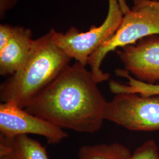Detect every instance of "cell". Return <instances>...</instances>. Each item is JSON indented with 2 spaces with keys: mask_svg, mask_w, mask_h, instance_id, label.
I'll return each mask as SVG.
<instances>
[{
  "mask_svg": "<svg viewBox=\"0 0 159 159\" xmlns=\"http://www.w3.org/2000/svg\"><path fill=\"white\" fill-rule=\"evenodd\" d=\"M149 1L150 2V3H152V4L155 5V6H159V2H155V1H153L152 0H149Z\"/></svg>",
  "mask_w": 159,
  "mask_h": 159,
  "instance_id": "16",
  "label": "cell"
},
{
  "mask_svg": "<svg viewBox=\"0 0 159 159\" xmlns=\"http://www.w3.org/2000/svg\"><path fill=\"white\" fill-rule=\"evenodd\" d=\"M0 134L7 137L39 135L45 137L51 144H59L68 136L64 129L12 102L0 104Z\"/></svg>",
  "mask_w": 159,
  "mask_h": 159,
  "instance_id": "6",
  "label": "cell"
},
{
  "mask_svg": "<svg viewBox=\"0 0 159 159\" xmlns=\"http://www.w3.org/2000/svg\"><path fill=\"white\" fill-rule=\"evenodd\" d=\"M18 0H0L1 18H3L7 11L11 9L16 5Z\"/></svg>",
  "mask_w": 159,
  "mask_h": 159,
  "instance_id": "14",
  "label": "cell"
},
{
  "mask_svg": "<svg viewBox=\"0 0 159 159\" xmlns=\"http://www.w3.org/2000/svg\"><path fill=\"white\" fill-rule=\"evenodd\" d=\"M30 29L14 27L11 38L0 49V74L2 76L15 73L28 57L34 40Z\"/></svg>",
  "mask_w": 159,
  "mask_h": 159,
  "instance_id": "8",
  "label": "cell"
},
{
  "mask_svg": "<svg viewBox=\"0 0 159 159\" xmlns=\"http://www.w3.org/2000/svg\"><path fill=\"white\" fill-rule=\"evenodd\" d=\"M130 159H159V148L156 143L153 140L143 143L131 154Z\"/></svg>",
  "mask_w": 159,
  "mask_h": 159,
  "instance_id": "12",
  "label": "cell"
},
{
  "mask_svg": "<svg viewBox=\"0 0 159 159\" xmlns=\"http://www.w3.org/2000/svg\"><path fill=\"white\" fill-rule=\"evenodd\" d=\"M123 17L119 1L108 0L107 16L100 26H92L87 32H80L75 27H71L65 33L51 29L52 39L68 57L87 66L91 55L117 31Z\"/></svg>",
  "mask_w": 159,
  "mask_h": 159,
  "instance_id": "4",
  "label": "cell"
},
{
  "mask_svg": "<svg viewBox=\"0 0 159 159\" xmlns=\"http://www.w3.org/2000/svg\"><path fill=\"white\" fill-rule=\"evenodd\" d=\"M90 70L75 62L68 66L25 110L62 129L94 133L102 127L107 101Z\"/></svg>",
  "mask_w": 159,
  "mask_h": 159,
  "instance_id": "1",
  "label": "cell"
},
{
  "mask_svg": "<svg viewBox=\"0 0 159 159\" xmlns=\"http://www.w3.org/2000/svg\"><path fill=\"white\" fill-rule=\"evenodd\" d=\"M104 119L129 130H159V95L144 96L135 93L115 94L106 104Z\"/></svg>",
  "mask_w": 159,
  "mask_h": 159,
  "instance_id": "5",
  "label": "cell"
},
{
  "mask_svg": "<svg viewBox=\"0 0 159 159\" xmlns=\"http://www.w3.org/2000/svg\"><path fill=\"white\" fill-rule=\"evenodd\" d=\"M116 52L125 69L133 77L150 84L159 82V35L146 37Z\"/></svg>",
  "mask_w": 159,
  "mask_h": 159,
  "instance_id": "7",
  "label": "cell"
},
{
  "mask_svg": "<svg viewBox=\"0 0 159 159\" xmlns=\"http://www.w3.org/2000/svg\"><path fill=\"white\" fill-rule=\"evenodd\" d=\"M131 154L119 143L85 145L80 148L77 159H130Z\"/></svg>",
  "mask_w": 159,
  "mask_h": 159,
  "instance_id": "11",
  "label": "cell"
},
{
  "mask_svg": "<svg viewBox=\"0 0 159 159\" xmlns=\"http://www.w3.org/2000/svg\"><path fill=\"white\" fill-rule=\"evenodd\" d=\"M153 1H155V2H159V0H152Z\"/></svg>",
  "mask_w": 159,
  "mask_h": 159,
  "instance_id": "17",
  "label": "cell"
},
{
  "mask_svg": "<svg viewBox=\"0 0 159 159\" xmlns=\"http://www.w3.org/2000/svg\"><path fill=\"white\" fill-rule=\"evenodd\" d=\"M71 58L55 44L51 31L34 40L28 57L0 85V99L25 108L32 100L70 66Z\"/></svg>",
  "mask_w": 159,
  "mask_h": 159,
  "instance_id": "2",
  "label": "cell"
},
{
  "mask_svg": "<svg viewBox=\"0 0 159 159\" xmlns=\"http://www.w3.org/2000/svg\"><path fill=\"white\" fill-rule=\"evenodd\" d=\"M14 32V27L8 24L0 25V49L6 46L10 40Z\"/></svg>",
  "mask_w": 159,
  "mask_h": 159,
  "instance_id": "13",
  "label": "cell"
},
{
  "mask_svg": "<svg viewBox=\"0 0 159 159\" xmlns=\"http://www.w3.org/2000/svg\"><path fill=\"white\" fill-rule=\"evenodd\" d=\"M115 74L127 80L125 83L111 80L109 82V89L114 94L122 93H135L144 96L159 95V82L150 84L143 82L133 77L125 69H117Z\"/></svg>",
  "mask_w": 159,
  "mask_h": 159,
  "instance_id": "10",
  "label": "cell"
},
{
  "mask_svg": "<svg viewBox=\"0 0 159 159\" xmlns=\"http://www.w3.org/2000/svg\"><path fill=\"white\" fill-rule=\"evenodd\" d=\"M132 9L124 14L122 22L113 36L104 43L88 61L93 77L97 83L109 79L110 75L101 68L104 58L111 51L152 35H159V7L149 0H133Z\"/></svg>",
  "mask_w": 159,
  "mask_h": 159,
  "instance_id": "3",
  "label": "cell"
},
{
  "mask_svg": "<svg viewBox=\"0 0 159 159\" xmlns=\"http://www.w3.org/2000/svg\"><path fill=\"white\" fill-rule=\"evenodd\" d=\"M119 2L120 6L121 7V9L122 11L123 12L124 14H126L127 12L129 11L130 10L129 7L127 5L125 0H118Z\"/></svg>",
  "mask_w": 159,
  "mask_h": 159,
  "instance_id": "15",
  "label": "cell"
},
{
  "mask_svg": "<svg viewBox=\"0 0 159 159\" xmlns=\"http://www.w3.org/2000/svg\"><path fill=\"white\" fill-rule=\"evenodd\" d=\"M0 159H50L46 148L28 135L0 134Z\"/></svg>",
  "mask_w": 159,
  "mask_h": 159,
  "instance_id": "9",
  "label": "cell"
}]
</instances>
